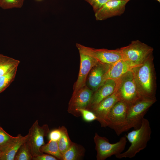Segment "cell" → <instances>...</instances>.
<instances>
[{
	"instance_id": "obj_1",
	"label": "cell",
	"mask_w": 160,
	"mask_h": 160,
	"mask_svg": "<svg viewBox=\"0 0 160 160\" xmlns=\"http://www.w3.org/2000/svg\"><path fill=\"white\" fill-rule=\"evenodd\" d=\"M151 130L149 121L144 118L140 127L128 133L125 135L131 143L130 146L125 151L115 155L119 159L131 158L147 146L151 138Z\"/></svg>"
},
{
	"instance_id": "obj_2",
	"label": "cell",
	"mask_w": 160,
	"mask_h": 160,
	"mask_svg": "<svg viewBox=\"0 0 160 160\" xmlns=\"http://www.w3.org/2000/svg\"><path fill=\"white\" fill-rule=\"evenodd\" d=\"M152 55L132 70L139 92L143 98L155 99L153 90Z\"/></svg>"
},
{
	"instance_id": "obj_3",
	"label": "cell",
	"mask_w": 160,
	"mask_h": 160,
	"mask_svg": "<svg viewBox=\"0 0 160 160\" xmlns=\"http://www.w3.org/2000/svg\"><path fill=\"white\" fill-rule=\"evenodd\" d=\"M123 59L134 67L142 64L152 55L153 48L137 40L127 46L119 48Z\"/></svg>"
},
{
	"instance_id": "obj_4",
	"label": "cell",
	"mask_w": 160,
	"mask_h": 160,
	"mask_svg": "<svg viewBox=\"0 0 160 160\" xmlns=\"http://www.w3.org/2000/svg\"><path fill=\"white\" fill-rule=\"evenodd\" d=\"M116 80L120 100L129 105L143 98L139 92L132 71Z\"/></svg>"
},
{
	"instance_id": "obj_5",
	"label": "cell",
	"mask_w": 160,
	"mask_h": 160,
	"mask_svg": "<svg viewBox=\"0 0 160 160\" xmlns=\"http://www.w3.org/2000/svg\"><path fill=\"white\" fill-rule=\"evenodd\" d=\"M94 141L97 151V160H105L113 155L122 153L125 149L127 139L125 136H123L118 142L111 143L107 138L95 133Z\"/></svg>"
},
{
	"instance_id": "obj_6",
	"label": "cell",
	"mask_w": 160,
	"mask_h": 160,
	"mask_svg": "<svg viewBox=\"0 0 160 160\" xmlns=\"http://www.w3.org/2000/svg\"><path fill=\"white\" fill-rule=\"evenodd\" d=\"M128 107L126 103L119 100L110 111L108 127L113 129L118 136L129 130L127 120Z\"/></svg>"
},
{
	"instance_id": "obj_7",
	"label": "cell",
	"mask_w": 160,
	"mask_h": 160,
	"mask_svg": "<svg viewBox=\"0 0 160 160\" xmlns=\"http://www.w3.org/2000/svg\"><path fill=\"white\" fill-rule=\"evenodd\" d=\"M156 101L155 99L142 98L128 105L127 120L129 129L140 127L147 110Z\"/></svg>"
},
{
	"instance_id": "obj_8",
	"label": "cell",
	"mask_w": 160,
	"mask_h": 160,
	"mask_svg": "<svg viewBox=\"0 0 160 160\" xmlns=\"http://www.w3.org/2000/svg\"><path fill=\"white\" fill-rule=\"evenodd\" d=\"M48 125L44 124L40 126L36 120L29 129L27 141L33 156L42 153L40 151L41 147L45 144L44 137L49 132Z\"/></svg>"
},
{
	"instance_id": "obj_9",
	"label": "cell",
	"mask_w": 160,
	"mask_h": 160,
	"mask_svg": "<svg viewBox=\"0 0 160 160\" xmlns=\"http://www.w3.org/2000/svg\"><path fill=\"white\" fill-rule=\"evenodd\" d=\"M76 46L79 51L92 57L103 63L111 65L123 59L119 48L113 50L96 49L79 43H76Z\"/></svg>"
},
{
	"instance_id": "obj_10",
	"label": "cell",
	"mask_w": 160,
	"mask_h": 160,
	"mask_svg": "<svg viewBox=\"0 0 160 160\" xmlns=\"http://www.w3.org/2000/svg\"><path fill=\"white\" fill-rule=\"evenodd\" d=\"M120 99L116 86L115 90L112 94L89 110L95 114L97 118V120L102 127H108L110 111L114 105Z\"/></svg>"
},
{
	"instance_id": "obj_11",
	"label": "cell",
	"mask_w": 160,
	"mask_h": 160,
	"mask_svg": "<svg viewBox=\"0 0 160 160\" xmlns=\"http://www.w3.org/2000/svg\"><path fill=\"white\" fill-rule=\"evenodd\" d=\"M94 92L86 85L75 93H73L68 104V112L76 117H79L77 110L86 109L89 105Z\"/></svg>"
},
{
	"instance_id": "obj_12",
	"label": "cell",
	"mask_w": 160,
	"mask_h": 160,
	"mask_svg": "<svg viewBox=\"0 0 160 160\" xmlns=\"http://www.w3.org/2000/svg\"><path fill=\"white\" fill-rule=\"evenodd\" d=\"M128 2L123 0H110L95 13L96 20L102 21L121 16L124 13L126 5Z\"/></svg>"
},
{
	"instance_id": "obj_13",
	"label": "cell",
	"mask_w": 160,
	"mask_h": 160,
	"mask_svg": "<svg viewBox=\"0 0 160 160\" xmlns=\"http://www.w3.org/2000/svg\"><path fill=\"white\" fill-rule=\"evenodd\" d=\"M80 57L79 70L78 78L75 82L73 93H75L86 85L89 73L99 61L95 58L79 51Z\"/></svg>"
},
{
	"instance_id": "obj_14",
	"label": "cell",
	"mask_w": 160,
	"mask_h": 160,
	"mask_svg": "<svg viewBox=\"0 0 160 160\" xmlns=\"http://www.w3.org/2000/svg\"><path fill=\"white\" fill-rule=\"evenodd\" d=\"M111 65L99 62L90 70L87 79L86 85L94 92L102 84L103 78Z\"/></svg>"
},
{
	"instance_id": "obj_15",
	"label": "cell",
	"mask_w": 160,
	"mask_h": 160,
	"mask_svg": "<svg viewBox=\"0 0 160 160\" xmlns=\"http://www.w3.org/2000/svg\"><path fill=\"white\" fill-rule=\"evenodd\" d=\"M117 84V80L108 79L94 92L91 101L86 108L89 110L103 99L112 94L114 91Z\"/></svg>"
},
{
	"instance_id": "obj_16",
	"label": "cell",
	"mask_w": 160,
	"mask_h": 160,
	"mask_svg": "<svg viewBox=\"0 0 160 160\" xmlns=\"http://www.w3.org/2000/svg\"><path fill=\"white\" fill-rule=\"evenodd\" d=\"M134 67L124 59L117 61L111 65L103 78L102 84L108 79H118L127 72L132 71Z\"/></svg>"
},
{
	"instance_id": "obj_17",
	"label": "cell",
	"mask_w": 160,
	"mask_h": 160,
	"mask_svg": "<svg viewBox=\"0 0 160 160\" xmlns=\"http://www.w3.org/2000/svg\"><path fill=\"white\" fill-rule=\"evenodd\" d=\"M28 134L25 136L18 134L14 140L3 151L0 160H14L15 156L21 146L27 141Z\"/></svg>"
},
{
	"instance_id": "obj_18",
	"label": "cell",
	"mask_w": 160,
	"mask_h": 160,
	"mask_svg": "<svg viewBox=\"0 0 160 160\" xmlns=\"http://www.w3.org/2000/svg\"><path fill=\"white\" fill-rule=\"evenodd\" d=\"M85 149L81 145L72 143L70 147L63 154V160H78L84 156Z\"/></svg>"
},
{
	"instance_id": "obj_19",
	"label": "cell",
	"mask_w": 160,
	"mask_h": 160,
	"mask_svg": "<svg viewBox=\"0 0 160 160\" xmlns=\"http://www.w3.org/2000/svg\"><path fill=\"white\" fill-rule=\"evenodd\" d=\"M19 62L12 58L0 54V76L17 67Z\"/></svg>"
},
{
	"instance_id": "obj_20",
	"label": "cell",
	"mask_w": 160,
	"mask_h": 160,
	"mask_svg": "<svg viewBox=\"0 0 160 160\" xmlns=\"http://www.w3.org/2000/svg\"><path fill=\"white\" fill-rule=\"evenodd\" d=\"M40 151L42 153L51 155L58 160H63L62 155L60 151L57 141L49 140L47 144L41 147Z\"/></svg>"
},
{
	"instance_id": "obj_21",
	"label": "cell",
	"mask_w": 160,
	"mask_h": 160,
	"mask_svg": "<svg viewBox=\"0 0 160 160\" xmlns=\"http://www.w3.org/2000/svg\"><path fill=\"white\" fill-rule=\"evenodd\" d=\"M61 128L62 135L57 143L60 151L63 155L71 145L73 142L70 138L66 128L63 126Z\"/></svg>"
},
{
	"instance_id": "obj_22",
	"label": "cell",
	"mask_w": 160,
	"mask_h": 160,
	"mask_svg": "<svg viewBox=\"0 0 160 160\" xmlns=\"http://www.w3.org/2000/svg\"><path fill=\"white\" fill-rule=\"evenodd\" d=\"M33 157L30 148L27 141L19 148L16 154L14 160H32Z\"/></svg>"
},
{
	"instance_id": "obj_23",
	"label": "cell",
	"mask_w": 160,
	"mask_h": 160,
	"mask_svg": "<svg viewBox=\"0 0 160 160\" xmlns=\"http://www.w3.org/2000/svg\"><path fill=\"white\" fill-rule=\"evenodd\" d=\"M17 67H15L5 74L0 76V93L9 85L14 78Z\"/></svg>"
},
{
	"instance_id": "obj_24",
	"label": "cell",
	"mask_w": 160,
	"mask_h": 160,
	"mask_svg": "<svg viewBox=\"0 0 160 160\" xmlns=\"http://www.w3.org/2000/svg\"><path fill=\"white\" fill-rule=\"evenodd\" d=\"M16 137L11 136L0 127V150L3 151L13 141Z\"/></svg>"
},
{
	"instance_id": "obj_25",
	"label": "cell",
	"mask_w": 160,
	"mask_h": 160,
	"mask_svg": "<svg viewBox=\"0 0 160 160\" xmlns=\"http://www.w3.org/2000/svg\"><path fill=\"white\" fill-rule=\"evenodd\" d=\"M24 0H0V7L4 9L20 8Z\"/></svg>"
},
{
	"instance_id": "obj_26",
	"label": "cell",
	"mask_w": 160,
	"mask_h": 160,
	"mask_svg": "<svg viewBox=\"0 0 160 160\" xmlns=\"http://www.w3.org/2000/svg\"><path fill=\"white\" fill-rule=\"evenodd\" d=\"M79 116H82L84 120L90 122L97 119L95 114L92 111L85 108H81L77 110Z\"/></svg>"
},
{
	"instance_id": "obj_27",
	"label": "cell",
	"mask_w": 160,
	"mask_h": 160,
	"mask_svg": "<svg viewBox=\"0 0 160 160\" xmlns=\"http://www.w3.org/2000/svg\"><path fill=\"white\" fill-rule=\"evenodd\" d=\"M92 7L95 13H96L102 6L110 0H84Z\"/></svg>"
},
{
	"instance_id": "obj_28",
	"label": "cell",
	"mask_w": 160,
	"mask_h": 160,
	"mask_svg": "<svg viewBox=\"0 0 160 160\" xmlns=\"http://www.w3.org/2000/svg\"><path fill=\"white\" fill-rule=\"evenodd\" d=\"M62 135V131L61 127L58 128L53 129L49 132L48 135L49 141H58Z\"/></svg>"
},
{
	"instance_id": "obj_29",
	"label": "cell",
	"mask_w": 160,
	"mask_h": 160,
	"mask_svg": "<svg viewBox=\"0 0 160 160\" xmlns=\"http://www.w3.org/2000/svg\"><path fill=\"white\" fill-rule=\"evenodd\" d=\"M55 157L48 154L42 153L33 157L32 160H57Z\"/></svg>"
},
{
	"instance_id": "obj_30",
	"label": "cell",
	"mask_w": 160,
	"mask_h": 160,
	"mask_svg": "<svg viewBox=\"0 0 160 160\" xmlns=\"http://www.w3.org/2000/svg\"><path fill=\"white\" fill-rule=\"evenodd\" d=\"M2 153V151L0 150V158Z\"/></svg>"
},
{
	"instance_id": "obj_31",
	"label": "cell",
	"mask_w": 160,
	"mask_h": 160,
	"mask_svg": "<svg viewBox=\"0 0 160 160\" xmlns=\"http://www.w3.org/2000/svg\"><path fill=\"white\" fill-rule=\"evenodd\" d=\"M157 1H158L159 3H160V0H156Z\"/></svg>"
},
{
	"instance_id": "obj_32",
	"label": "cell",
	"mask_w": 160,
	"mask_h": 160,
	"mask_svg": "<svg viewBox=\"0 0 160 160\" xmlns=\"http://www.w3.org/2000/svg\"><path fill=\"white\" fill-rule=\"evenodd\" d=\"M125 0V1H129L130 0Z\"/></svg>"
},
{
	"instance_id": "obj_33",
	"label": "cell",
	"mask_w": 160,
	"mask_h": 160,
	"mask_svg": "<svg viewBox=\"0 0 160 160\" xmlns=\"http://www.w3.org/2000/svg\"><path fill=\"white\" fill-rule=\"evenodd\" d=\"M36 1H42V0H36Z\"/></svg>"
},
{
	"instance_id": "obj_34",
	"label": "cell",
	"mask_w": 160,
	"mask_h": 160,
	"mask_svg": "<svg viewBox=\"0 0 160 160\" xmlns=\"http://www.w3.org/2000/svg\"><path fill=\"white\" fill-rule=\"evenodd\" d=\"M0 127H1V126H0Z\"/></svg>"
}]
</instances>
